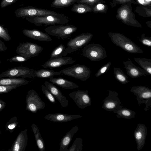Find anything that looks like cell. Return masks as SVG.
I'll use <instances>...</instances> for the list:
<instances>
[{
	"instance_id": "cell-49",
	"label": "cell",
	"mask_w": 151,
	"mask_h": 151,
	"mask_svg": "<svg viewBox=\"0 0 151 151\" xmlns=\"http://www.w3.org/2000/svg\"><path fill=\"white\" fill-rule=\"evenodd\" d=\"M147 0V1H150V0Z\"/></svg>"
},
{
	"instance_id": "cell-9",
	"label": "cell",
	"mask_w": 151,
	"mask_h": 151,
	"mask_svg": "<svg viewBox=\"0 0 151 151\" xmlns=\"http://www.w3.org/2000/svg\"><path fill=\"white\" fill-rule=\"evenodd\" d=\"M93 35L90 33H82L71 39L67 43L65 51L70 54L86 46L91 41Z\"/></svg>"
},
{
	"instance_id": "cell-13",
	"label": "cell",
	"mask_w": 151,
	"mask_h": 151,
	"mask_svg": "<svg viewBox=\"0 0 151 151\" xmlns=\"http://www.w3.org/2000/svg\"><path fill=\"white\" fill-rule=\"evenodd\" d=\"M68 95L80 109H84L91 105V99L88 90H78L72 92Z\"/></svg>"
},
{
	"instance_id": "cell-31",
	"label": "cell",
	"mask_w": 151,
	"mask_h": 151,
	"mask_svg": "<svg viewBox=\"0 0 151 151\" xmlns=\"http://www.w3.org/2000/svg\"><path fill=\"white\" fill-rule=\"evenodd\" d=\"M83 139L80 137L76 139L67 151H81L83 148Z\"/></svg>"
},
{
	"instance_id": "cell-36",
	"label": "cell",
	"mask_w": 151,
	"mask_h": 151,
	"mask_svg": "<svg viewBox=\"0 0 151 151\" xmlns=\"http://www.w3.org/2000/svg\"><path fill=\"white\" fill-rule=\"evenodd\" d=\"M111 65V63L109 62L101 67L95 74L96 77H99L107 72L109 70Z\"/></svg>"
},
{
	"instance_id": "cell-15",
	"label": "cell",
	"mask_w": 151,
	"mask_h": 151,
	"mask_svg": "<svg viewBox=\"0 0 151 151\" xmlns=\"http://www.w3.org/2000/svg\"><path fill=\"white\" fill-rule=\"evenodd\" d=\"M27 129L19 133L9 151H24L27 146L28 137Z\"/></svg>"
},
{
	"instance_id": "cell-21",
	"label": "cell",
	"mask_w": 151,
	"mask_h": 151,
	"mask_svg": "<svg viewBox=\"0 0 151 151\" xmlns=\"http://www.w3.org/2000/svg\"><path fill=\"white\" fill-rule=\"evenodd\" d=\"M78 129V126H74L63 137L60 143L59 150L60 151H67L68 147L74 135Z\"/></svg>"
},
{
	"instance_id": "cell-23",
	"label": "cell",
	"mask_w": 151,
	"mask_h": 151,
	"mask_svg": "<svg viewBox=\"0 0 151 151\" xmlns=\"http://www.w3.org/2000/svg\"><path fill=\"white\" fill-rule=\"evenodd\" d=\"M29 82V81L22 78H0V86L17 85L21 86L27 84Z\"/></svg>"
},
{
	"instance_id": "cell-12",
	"label": "cell",
	"mask_w": 151,
	"mask_h": 151,
	"mask_svg": "<svg viewBox=\"0 0 151 151\" xmlns=\"http://www.w3.org/2000/svg\"><path fill=\"white\" fill-rule=\"evenodd\" d=\"M109 95L103 100L102 108L107 111L116 114L119 110L123 108L121 100L118 97V93L115 91L108 90Z\"/></svg>"
},
{
	"instance_id": "cell-35",
	"label": "cell",
	"mask_w": 151,
	"mask_h": 151,
	"mask_svg": "<svg viewBox=\"0 0 151 151\" xmlns=\"http://www.w3.org/2000/svg\"><path fill=\"white\" fill-rule=\"evenodd\" d=\"M41 90L45 97L51 103L53 104L56 103L55 97L50 91L45 86L42 85Z\"/></svg>"
},
{
	"instance_id": "cell-45",
	"label": "cell",
	"mask_w": 151,
	"mask_h": 151,
	"mask_svg": "<svg viewBox=\"0 0 151 151\" xmlns=\"http://www.w3.org/2000/svg\"><path fill=\"white\" fill-rule=\"evenodd\" d=\"M95 0H86V2H93Z\"/></svg>"
},
{
	"instance_id": "cell-24",
	"label": "cell",
	"mask_w": 151,
	"mask_h": 151,
	"mask_svg": "<svg viewBox=\"0 0 151 151\" xmlns=\"http://www.w3.org/2000/svg\"><path fill=\"white\" fill-rule=\"evenodd\" d=\"M59 72L55 71L53 70L42 69L38 70H35V77L42 78H50L54 76L60 75Z\"/></svg>"
},
{
	"instance_id": "cell-47",
	"label": "cell",
	"mask_w": 151,
	"mask_h": 151,
	"mask_svg": "<svg viewBox=\"0 0 151 151\" xmlns=\"http://www.w3.org/2000/svg\"><path fill=\"white\" fill-rule=\"evenodd\" d=\"M1 134V131L0 129V134Z\"/></svg>"
},
{
	"instance_id": "cell-11",
	"label": "cell",
	"mask_w": 151,
	"mask_h": 151,
	"mask_svg": "<svg viewBox=\"0 0 151 151\" xmlns=\"http://www.w3.org/2000/svg\"><path fill=\"white\" fill-rule=\"evenodd\" d=\"M35 70L23 66L14 67L0 73V78H16L20 77L23 78L35 77Z\"/></svg>"
},
{
	"instance_id": "cell-39",
	"label": "cell",
	"mask_w": 151,
	"mask_h": 151,
	"mask_svg": "<svg viewBox=\"0 0 151 151\" xmlns=\"http://www.w3.org/2000/svg\"><path fill=\"white\" fill-rule=\"evenodd\" d=\"M29 59L20 55H17L9 59L8 61L10 62H25Z\"/></svg>"
},
{
	"instance_id": "cell-8",
	"label": "cell",
	"mask_w": 151,
	"mask_h": 151,
	"mask_svg": "<svg viewBox=\"0 0 151 151\" xmlns=\"http://www.w3.org/2000/svg\"><path fill=\"white\" fill-rule=\"evenodd\" d=\"M26 102V109L35 114L38 110L44 109L45 106L38 93L33 89L30 90L27 92Z\"/></svg>"
},
{
	"instance_id": "cell-38",
	"label": "cell",
	"mask_w": 151,
	"mask_h": 151,
	"mask_svg": "<svg viewBox=\"0 0 151 151\" xmlns=\"http://www.w3.org/2000/svg\"><path fill=\"white\" fill-rule=\"evenodd\" d=\"M139 40L143 45L151 47V37H146L145 34H143Z\"/></svg>"
},
{
	"instance_id": "cell-41",
	"label": "cell",
	"mask_w": 151,
	"mask_h": 151,
	"mask_svg": "<svg viewBox=\"0 0 151 151\" xmlns=\"http://www.w3.org/2000/svg\"><path fill=\"white\" fill-rule=\"evenodd\" d=\"M7 49L4 43L0 40V52H4Z\"/></svg>"
},
{
	"instance_id": "cell-28",
	"label": "cell",
	"mask_w": 151,
	"mask_h": 151,
	"mask_svg": "<svg viewBox=\"0 0 151 151\" xmlns=\"http://www.w3.org/2000/svg\"><path fill=\"white\" fill-rule=\"evenodd\" d=\"M116 114V116L117 118L129 119L134 118L136 113L133 111L124 108L118 110Z\"/></svg>"
},
{
	"instance_id": "cell-33",
	"label": "cell",
	"mask_w": 151,
	"mask_h": 151,
	"mask_svg": "<svg viewBox=\"0 0 151 151\" xmlns=\"http://www.w3.org/2000/svg\"><path fill=\"white\" fill-rule=\"evenodd\" d=\"M71 11L75 13L82 14L88 11V7L80 3L74 4L71 9Z\"/></svg>"
},
{
	"instance_id": "cell-14",
	"label": "cell",
	"mask_w": 151,
	"mask_h": 151,
	"mask_svg": "<svg viewBox=\"0 0 151 151\" xmlns=\"http://www.w3.org/2000/svg\"><path fill=\"white\" fill-rule=\"evenodd\" d=\"M147 130L145 124L139 123L134 131V135L138 151L141 150L144 146Z\"/></svg>"
},
{
	"instance_id": "cell-34",
	"label": "cell",
	"mask_w": 151,
	"mask_h": 151,
	"mask_svg": "<svg viewBox=\"0 0 151 151\" xmlns=\"http://www.w3.org/2000/svg\"><path fill=\"white\" fill-rule=\"evenodd\" d=\"M0 37L6 41H9L11 37L8 33V29L0 24Z\"/></svg>"
},
{
	"instance_id": "cell-16",
	"label": "cell",
	"mask_w": 151,
	"mask_h": 151,
	"mask_svg": "<svg viewBox=\"0 0 151 151\" xmlns=\"http://www.w3.org/2000/svg\"><path fill=\"white\" fill-rule=\"evenodd\" d=\"M127 71V74L132 78H136L142 76L145 77L147 73L143 69L134 65L129 58L128 60L123 62Z\"/></svg>"
},
{
	"instance_id": "cell-29",
	"label": "cell",
	"mask_w": 151,
	"mask_h": 151,
	"mask_svg": "<svg viewBox=\"0 0 151 151\" xmlns=\"http://www.w3.org/2000/svg\"><path fill=\"white\" fill-rule=\"evenodd\" d=\"M114 74L115 79L122 84H126L129 82L128 77L120 68L114 67Z\"/></svg>"
},
{
	"instance_id": "cell-48",
	"label": "cell",
	"mask_w": 151,
	"mask_h": 151,
	"mask_svg": "<svg viewBox=\"0 0 151 151\" xmlns=\"http://www.w3.org/2000/svg\"><path fill=\"white\" fill-rule=\"evenodd\" d=\"M1 60H0V65L1 64Z\"/></svg>"
},
{
	"instance_id": "cell-10",
	"label": "cell",
	"mask_w": 151,
	"mask_h": 151,
	"mask_svg": "<svg viewBox=\"0 0 151 151\" xmlns=\"http://www.w3.org/2000/svg\"><path fill=\"white\" fill-rule=\"evenodd\" d=\"M43 48L38 45L30 42H22L17 47L16 52L19 55L29 59L38 56Z\"/></svg>"
},
{
	"instance_id": "cell-19",
	"label": "cell",
	"mask_w": 151,
	"mask_h": 151,
	"mask_svg": "<svg viewBox=\"0 0 151 151\" xmlns=\"http://www.w3.org/2000/svg\"><path fill=\"white\" fill-rule=\"evenodd\" d=\"M45 86L50 91L54 97L57 99L63 107H67L68 104V101L66 97L63 95L60 90L53 83L45 81Z\"/></svg>"
},
{
	"instance_id": "cell-27",
	"label": "cell",
	"mask_w": 151,
	"mask_h": 151,
	"mask_svg": "<svg viewBox=\"0 0 151 151\" xmlns=\"http://www.w3.org/2000/svg\"><path fill=\"white\" fill-rule=\"evenodd\" d=\"M65 48L66 47L63 45L60 44L53 50L49 59L61 58L66 56L68 53L65 51Z\"/></svg>"
},
{
	"instance_id": "cell-22",
	"label": "cell",
	"mask_w": 151,
	"mask_h": 151,
	"mask_svg": "<svg viewBox=\"0 0 151 151\" xmlns=\"http://www.w3.org/2000/svg\"><path fill=\"white\" fill-rule=\"evenodd\" d=\"M49 81L52 83L56 85L63 89H72L77 88L78 86L75 83L61 78H50Z\"/></svg>"
},
{
	"instance_id": "cell-26",
	"label": "cell",
	"mask_w": 151,
	"mask_h": 151,
	"mask_svg": "<svg viewBox=\"0 0 151 151\" xmlns=\"http://www.w3.org/2000/svg\"><path fill=\"white\" fill-rule=\"evenodd\" d=\"M134 61L147 73L151 76V59L145 58H134Z\"/></svg>"
},
{
	"instance_id": "cell-18",
	"label": "cell",
	"mask_w": 151,
	"mask_h": 151,
	"mask_svg": "<svg viewBox=\"0 0 151 151\" xmlns=\"http://www.w3.org/2000/svg\"><path fill=\"white\" fill-rule=\"evenodd\" d=\"M23 33L27 37L40 41L49 42L52 40L47 33L35 29H24L22 31Z\"/></svg>"
},
{
	"instance_id": "cell-2",
	"label": "cell",
	"mask_w": 151,
	"mask_h": 151,
	"mask_svg": "<svg viewBox=\"0 0 151 151\" xmlns=\"http://www.w3.org/2000/svg\"><path fill=\"white\" fill-rule=\"evenodd\" d=\"M112 42L124 51L133 54L142 53L143 52L140 47L129 38L121 34L109 33Z\"/></svg>"
},
{
	"instance_id": "cell-44",
	"label": "cell",
	"mask_w": 151,
	"mask_h": 151,
	"mask_svg": "<svg viewBox=\"0 0 151 151\" xmlns=\"http://www.w3.org/2000/svg\"><path fill=\"white\" fill-rule=\"evenodd\" d=\"M104 6L103 4H99L97 6V8L99 10H102L104 8Z\"/></svg>"
},
{
	"instance_id": "cell-42",
	"label": "cell",
	"mask_w": 151,
	"mask_h": 151,
	"mask_svg": "<svg viewBox=\"0 0 151 151\" xmlns=\"http://www.w3.org/2000/svg\"><path fill=\"white\" fill-rule=\"evenodd\" d=\"M128 12L127 10L124 9L121 12L120 15L121 17L123 19H125L127 16Z\"/></svg>"
},
{
	"instance_id": "cell-3",
	"label": "cell",
	"mask_w": 151,
	"mask_h": 151,
	"mask_svg": "<svg viewBox=\"0 0 151 151\" xmlns=\"http://www.w3.org/2000/svg\"><path fill=\"white\" fill-rule=\"evenodd\" d=\"M81 55L92 61H97L107 57L106 50L99 44L92 43L85 46Z\"/></svg>"
},
{
	"instance_id": "cell-1",
	"label": "cell",
	"mask_w": 151,
	"mask_h": 151,
	"mask_svg": "<svg viewBox=\"0 0 151 151\" xmlns=\"http://www.w3.org/2000/svg\"><path fill=\"white\" fill-rule=\"evenodd\" d=\"M36 26L65 24L70 21V19L62 14L57 13L55 14L26 17L23 18Z\"/></svg>"
},
{
	"instance_id": "cell-40",
	"label": "cell",
	"mask_w": 151,
	"mask_h": 151,
	"mask_svg": "<svg viewBox=\"0 0 151 151\" xmlns=\"http://www.w3.org/2000/svg\"><path fill=\"white\" fill-rule=\"evenodd\" d=\"M17 0H2L0 3V6L2 8L15 3Z\"/></svg>"
},
{
	"instance_id": "cell-5",
	"label": "cell",
	"mask_w": 151,
	"mask_h": 151,
	"mask_svg": "<svg viewBox=\"0 0 151 151\" xmlns=\"http://www.w3.org/2000/svg\"><path fill=\"white\" fill-rule=\"evenodd\" d=\"M77 29L73 25H52L44 29L46 33L52 36L65 39L71 37V35Z\"/></svg>"
},
{
	"instance_id": "cell-20",
	"label": "cell",
	"mask_w": 151,
	"mask_h": 151,
	"mask_svg": "<svg viewBox=\"0 0 151 151\" xmlns=\"http://www.w3.org/2000/svg\"><path fill=\"white\" fill-rule=\"evenodd\" d=\"M82 117V116L79 115H72L63 113H52L46 115L45 119L52 122L63 123Z\"/></svg>"
},
{
	"instance_id": "cell-43",
	"label": "cell",
	"mask_w": 151,
	"mask_h": 151,
	"mask_svg": "<svg viewBox=\"0 0 151 151\" xmlns=\"http://www.w3.org/2000/svg\"><path fill=\"white\" fill-rule=\"evenodd\" d=\"M6 103L5 102L0 99V111H1L6 106Z\"/></svg>"
},
{
	"instance_id": "cell-30",
	"label": "cell",
	"mask_w": 151,
	"mask_h": 151,
	"mask_svg": "<svg viewBox=\"0 0 151 151\" xmlns=\"http://www.w3.org/2000/svg\"><path fill=\"white\" fill-rule=\"evenodd\" d=\"M78 0H54L50 5L52 7L63 8L73 5Z\"/></svg>"
},
{
	"instance_id": "cell-17",
	"label": "cell",
	"mask_w": 151,
	"mask_h": 151,
	"mask_svg": "<svg viewBox=\"0 0 151 151\" xmlns=\"http://www.w3.org/2000/svg\"><path fill=\"white\" fill-rule=\"evenodd\" d=\"M75 62L72 58L70 57H62L52 59H49L41 66L45 68H53L62 66L72 64Z\"/></svg>"
},
{
	"instance_id": "cell-6",
	"label": "cell",
	"mask_w": 151,
	"mask_h": 151,
	"mask_svg": "<svg viewBox=\"0 0 151 151\" xmlns=\"http://www.w3.org/2000/svg\"><path fill=\"white\" fill-rule=\"evenodd\" d=\"M136 97L138 104H145L146 106L144 109L147 111L151 107V89L147 87L139 86H133L130 90Z\"/></svg>"
},
{
	"instance_id": "cell-46",
	"label": "cell",
	"mask_w": 151,
	"mask_h": 151,
	"mask_svg": "<svg viewBox=\"0 0 151 151\" xmlns=\"http://www.w3.org/2000/svg\"><path fill=\"white\" fill-rule=\"evenodd\" d=\"M139 1L141 3H143L144 2V0H139Z\"/></svg>"
},
{
	"instance_id": "cell-37",
	"label": "cell",
	"mask_w": 151,
	"mask_h": 151,
	"mask_svg": "<svg viewBox=\"0 0 151 151\" xmlns=\"http://www.w3.org/2000/svg\"><path fill=\"white\" fill-rule=\"evenodd\" d=\"M19 86H20L17 85H0V94L8 93Z\"/></svg>"
},
{
	"instance_id": "cell-7",
	"label": "cell",
	"mask_w": 151,
	"mask_h": 151,
	"mask_svg": "<svg viewBox=\"0 0 151 151\" xmlns=\"http://www.w3.org/2000/svg\"><path fill=\"white\" fill-rule=\"evenodd\" d=\"M14 13L17 17L23 18L26 17L55 14L58 13L47 9L29 6L19 8L15 11Z\"/></svg>"
},
{
	"instance_id": "cell-25",
	"label": "cell",
	"mask_w": 151,
	"mask_h": 151,
	"mask_svg": "<svg viewBox=\"0 0 151 151\" xmlns=\"http://www.w3.org/2000/svg\"><path fill=\"white\" fill-rule=\"evenodd\" d=\"M31 127L38 149L40 151H45V146L44 142L40 133L39 129L35 124H33Z\"/></svg>"
},
{
	"instance_id": "cell-4",
	"label": "cell",
	"mask_w": 151,
	"mask_h": 151,
	"mask_svg": "<svg viewBox=\"0 0 151 151\" xmlns=\"http://www.w3.org/2000/svg\"><path fill=\"white\" fill-rule=\"evenodd\" d=\"M65 75L85 81L91 76L90 69L84 65L76 64L63 69L59 71Z\"/></svg>"
},
{
	"instance_id": "cell-32",
	"label": "cell",
	"mask_w": 151,
	"mask_h": 151,
	"mask_svg": "<svg viewBox=\"0 0 151 151\" xmlns=\"http://www.w3.org/2000/svg\"><path fill=\"white\" fill-rule=\"evenodd\" d=\"M17 120V117L14 116L9 121L7 122L5 125L6 130L10 133H12L18 123Z\"/></svg>"
}]
</instances>
